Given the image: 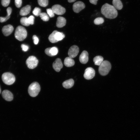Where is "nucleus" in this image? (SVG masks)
Wrapping results in <instances>:
<instances>
[{
	"instance_id": "f257e3e1",
	"label": "nucleus",
	"mask_w": 140,
	"mask_h": 140,
	"mask_svg": "<svg viewBox=\"0 0 140 140\" xmlns=\"http://www.w3.org/2000/svg\"><path fill=\"white\" fill-rule=\"evenodd\" d=\"M101 12L105 17L110 19H114L118 15L117 11L113 5L107 3L102 6Z\"/></svg>"
},
{
	"instance_id": "f03ea898",
	"label": "nucleus",
	"mask_w": 140,
	"mask_h": 140,
	"mask_svg": "<svg viewBox=\"0 0 140 140\" xmlns=\"http://www.w3.org/2000/svg\"><path fill=\"white\" fill-rule=\"evenodd\" d=\"M27 36V32L24 27L21 26L17 27L15 33L16 38L20 41H22L26 38Z\"/></svg>"
},
{
	"instance_id": "7ed1b4c3",
	"label": "nucleus",
	"mask_w": 140,
	"mask_h": 140,
	"mask_svg": "<svg viewBox=\"0 0 140 140\" xmlns=\"http://www.w3.org/2000/svg\"><path fill=\"white\" fill-rule=\"evenodd\" d=\"M40 90L39 84L37 82H33L29 86L28 88V92L30 96L35 97L38 94Z\"/></svg>"
},
{
	"instance_id": "20e7f679",
	"label": "nucleus",
	"mask_w": 140,
	"mask_h": 140,
	"mask_svg": "<svg viewBox=\"0 0 140 140\" xmlns=\"http://www.w3.org/2000/svg\"><path fill=\"white\" fill-rule=\"evenodd\" d=\"M111 68V65L110 62L108 61L104 60L99 66V71L101 75L105 76L108 74Z\"/></svg>"
},
{
	"instance_id": "39448f33",
	"label": "nucleus",
	"mask_w": 140,
	"mask_h": 140,
	"mask_svg": "<svg viewBox=\"0 0 140 140\" xmlns=\"http://www.w3.org/2000/svg\"><path fill=\"white\" fill-rule=\"evenodd\" d=\"M2 79L3 82L8 85H12L15 81V77L14 75L9 72L3 73L2 76Z\"/></svg>"
},
{
	"instance_id": "423d86ee",
	"label": "nucleus",
	"mask_w": 140,
	"mask_h": 140,
	"mask_svg": "<svg viewBox=\"0 0 140 140\" xmlns=\"http://www.w3.org/2000/svg\"><path fill=\"white\" fill-rule=\"evenodd\" d=\"M26 62L28 68L30 69H33L37 66L38 61L35 57L31 56L27 58Z\"/></svg>"
},
{
	"instance_id": "0eeeda50",
	"label": "nucleus",
	"mask_w": 140,
	"mask_h": 140,
	"mask_svg": "<svg viewBox=\"0 0 140 140\" xmlns=\"http://www.w3.org/2000/svg\"><path fill=\"white\" fill-rule=\"evenodd\" d=\"M95 74V71L94 69L91 67H88L85 70L84 77L87 80H90L94 77Z\"/></svg>"
},
{
	"instance_id": "6e6552de",
	"label": "nucleus",
	"mask_w": 140,
	"mask_h": 140,
	"mask_svg": "<svg viewBox=\"0 0 140 140\" xmlns=\"http://www.w3.org/2000/svg\"><path fill=\"white\" fill-rule=\"evenodd\" d=\"M85 4L81 1H78L75 3L73 5V9L75 13H78L85 8Z\"/></svg>"
},
{
	"instance_id": "1a4fd4ad",
	"label": "nucleus",
	"mask_w": 140,
	"mask_h": 140,
	"mask_svg": "<svg viewBox=\"0 0 140 140\" xmlns=\"http://www.w3.org/2000/svg\"><path fill=\"white\" fill-rule=\"evenodd\" d=\"M51 9L54 13L58 15H62L66 12L65 9L59 4L54 5L52 6Z\"/></svg>"
},
{
	"instance_id": "9d476101",
	"label": "nucleus",
	"mask_w": 140,
	"mask_h": 140,
	"mask_svg": "<svg viewBox=\"0 0 140 140\" xmlns=\"http://www.w3.org/2000/svg\"><path fill=\"white\" fill-rule=\"evenodd\" d=\"M79 51L78 47L76 45H74L71 46L69 48L68 54L69 57L72 58L75 57L78 54Z\"/></svg>"
},
{
	"instance_id": "9b49d317",
	"label": "nucleus",
	"mask_w": 140,
	"mask_h": 140,
	"mask_svg": "<svg viewBox=\"0 0 140 140\" xmlns=\"http://www.w3.org/2000/svg\"><path fill=\"white\" fill-rule=\"evenodd\" d=\"M52 66L54 69L57 72H59L63 67V65L60 59L57 58L53 62Z\"/></svg>"
},
{
	"instance_id": "f8f14e48",
	"label": "nucleus",
	"mask_w": 140,
	"mask_h": 140,
	"mask_svg": "<svg viewBox=\"0 0 140 140\" xmlns=\"http://www.w3.org/2000/svg\"><path fill=\"white\" fill-rule=\"evenodd\" d=\"M13 29V27L12 25L8 24L3 27L2 31L3 34L6 36L9 35L12 33Z\"/></svg>"
},
{
	"instance_id": "ddd939ff",
	"label": "nucleus",
	"mask_w": 140,
	"mask_h": 140,
	"mask_svg": "<svg viewBox=\"0 0 140 140\" xmlns=\"http://www.w3.org/2000/svg\"><path fill=\"white\" fill-rule=\"evenodd\" d=\"M2 95L3 98L6 101H10L13 99V95L12 93L8 90L3 91Z\"/></svg>"
},
{
	"instance_id": "4468645a",
	"label": "nucleus",
	"mask_w": 140,
	"mask_h": 140,
	"mask_svg": "<svg viewBox=\"0 0 140 140\" xmlns=\"http://www.w3.org/2000/svg\"><path fill=\"white\" fill-rule=\"evenodd\" d=\"M58 52V48L55 47L46 48L45 52L46 54L49 56H53L56 55Z\"/></svg>"
},
{
	"instance_id": "2eb2a0df",
	"label": "nucleus",
	"mask_w": 140,
	"mask_h": 140,
	"mask_svg": "<svg viewBox=\"0 0 140 140\" xmlns=\"http://www.w3.org/2000/svg\"><path fill=\"white\" fill-rule=\"evenodd\" d=\"M79 60L81 63L83 64H86L88 60V54L86 51H83L80 55Z\"/></svg>"
},
{
	"instance_id": "dca6fc26",
	"label": "nucleus",
	"mask_w": 140,
	"mask_h": 140,
	"mask_svg": "<svg viewBox=\"0 0 140 140\" xmlns=\"http://www.w3.org/2000/svg\"><path fill=\"white\" fill-rule=\"evenodd\" d=\"M66 23V20L64 17H58L57 19L56 26L59 28L65 26Z\"/></svg>"
},
{
	"instance_id": "f3484780",
	"label": "nucleus",
	"mask_w": 140,
	"mask_h": 140,
	"mask_svg": "<svg viewBox=\"0 0 140 140\" xmlns=\"http://www.w3.org/2000/svg\"><path fill=\"white\" fill-rule=\"evenodd\" d=\"M31 10V7L29 5H27L22 8L19 12L20 15L22 16H25L30 12Z\"/></svg>"
},
{
	"instance_id": "a211bd4d",
	"label": "nucleus",
	"mask_w": 140,
	"mask_h": 140,
	"mask_svg": "<svg viewBox=\"0 0 140 140\" xmlns=\"http://www.w3.org/2000/svg\"><path fill=\"white\" fill-rule=\"evenodd\" d=\"M74 83L73 80L72 79H71L64 81L62 83V85L64 88L68 89L72 87L74 85Z\"/></svg>"
},
{
	"instance_id": "6ab92c4d",
	"label": "nucleus",
	"mask_w": 140,
	"mask_h": 140,
	"mask_svg": "<svg viewBox=\"0 0 140 140\" xmlns=\"http://www.w3.org/2000/svg\"><path fill=\"white\" fill-rule=\"evenodd\" d=\"M64 64L66 67H71L73 66L74 65L75 62L72 58L69 57H67L65 58Z\"/></svg>"
},
{
	"instance_id": "aec40b11",
	"label": "nucleus",
	"mask_w": 140,
	"mask_h": 140,
	"mask_svg": "<svg viewBox=\"0 0 140 140\" xmlns=\"http://www.w3.org/2000/svg\"><path fill=\"white\" fill-rule=\"evenodd\" d=\"M112 3L113 6L116 9L121 10L122 8L123 5L120 0H113Z\"/></svg>"
},
{
	"instance_id": "412c9836",
	"label": "nucleus",
	"mask_w": 140,
	"mask_h": 140,
	"mask_svg": "<svg viewBox=\"0 0 140 140\" xmlns=\"http://www.w3.org/2000/svg\"><path fill=\"white\" fill-rule=\"evenodd\" d=\"M103 58L101 56H97L94 58L93 61L95 65L100 66L103 61Z\"/></svg>"
},
{
	"instance_id": "4be33fe9",
	"label": "nucleus",
	"mask_w": 140,
	"mask_h": 140,
	"mask_svg": "<svg viewBox=\"0 0 140 140\" xmlns=\"http://www.w3.org/2000/svg\"><path fill=\"white\" fill-rule=\"evenodd\" d=\"M55 37L56 40L58 41L63 39L65 37V35L63 33L57 31L55 34Z\"/></svg>"
},
{
	"instance_id": "5701e85b",
	"label": "nucleus",
	"mask_w": 140,
	"mask_h": 140,
	"mask_svg": "<svg viewBox=\"0 0 140 140\" xmlns=\"http://www.w3.org/2000/svg\"><path fill=\"white\" fill-rule=\"evenodd\" d=\"M57 30H54L49 36L48 39L49 41L51 43H55L58 42L55 37V34Z\"/></svg>"
},
{
	"instance_id": "b1692460",
	"label": "nucleus",
	"mask_w": 140,
	"mask_h": 140,
	"mask_svg": "<svg viewBox=\"0 0 140 140\" xmlns=\"http://www.w3.org/2000/svg\"><path fill=\"white\" fill-rule=\"evenodd\" d=\"M41 19L44 21H48L49 17L48 15L45 12H41L39 16Z\"/></svg>"
},
{
	"instance_id": "393cba45",
	"label": "nucleus",
	"mask_w": 140,
	"mask_h": 140,
	"mask_svg": "<svg viewBox=\"0 0 140 140\" xmlns=\"http://www.w3.org/2000/svg\"><path fill=\"white\" fill-rule=\"evenodd\" d=\"M20 23L22 25L26 26H28L30 25L28 22L27 18L26 17L22 18L20 19Z\"/></svg>"
},
{
	"instance_id": "a878e982",
	"label": "nucleus",
	"mask_w": 140,
	"mask_h": 140,
	"mask_svg": "<svg viewBox=\"0 0 140 140\" xmlns=\"http://www.w3.org/2000/svg\"><path fill=\"white\" fill-rule=\"evenodd\" d=\"M38 4L40 6L45 7L48 4V0H38Z\"/></svg>"
},
{
	"instance_id": "bb28decb",
	"label": "nucleus",
	"mask_w": 140,
	"mask_h": 140,
	"mask_svg": "<svg viewBox=\"0 0 140 140\" xmlns=\"http://www.w3.org/2000/svg\"><path fill=\"white\" fill-rule=\"evenodd\" d=\"M104 22V19L102 17H97L94 20V24L96 25H99L102 24Z\"/></svg>"
},
{
	"instance_id": "cd10ccee",
	"label": "nucleus",
	"mask_w": 140,
	"mask_h": 140,
	"mask_svg": "<svg viewBox=\"0 0 140 140\" xmlns=\"http://www.w3.org/2000/svg\"><path fill=\"white\" fill-rule=\"evenodd\" d=\"M33 13L35 16H38L41 13V9L38 7H35L32 11Z\"/></svg>"
},
{
	"instance_id": "c85d7f7f",
	"label": "nucleus",
	"mask_w": 140,
	"mask_h": 140,
	"mask_svg": "<svg viewBox=\"0 0 140 140\" xmlns=\"http://www.w3.org/2000/svg\"><path fill=\"white\" fill-rule=\"evenodd\" d=\"M47 14L51 18L53 17L54 16V13L52 9L49 8L46 9Z\"/></svg>"
},
{
	"instance_id": "c756f323",
	"label": "nucleus",
	"mask_w": 140,
	"mask_h": 140,
	"mask_svg": "<svg viewBox=\"0 0 140 140\" xmlns=\"http://www.w3.org/2000/svg\"><path fill=\"white\" fill-rule=\"evenodd\" d=\"M34 17L33 16L31 15L27 18L28 22L30 25H33L34 23Z\"/></svg>"
},
{
	"instance_id": "7c9ffc66",
	"label": "nucleus",
	"mask_w": 140,
	"mask_h": 140,
	"mask_svg": "<svg viewBox=\"0 0 140 140\" xmlns=\"http://www.w3.org/2000/svg\"><path fill=\"white\" fill-rule=\"evenodd\" d=\"M10 0H2L1 4L4 7L8 6L10 4Z\"/></svg>"
},
{
	"instance_id": "2f4dec72",
	"label": "nucleus",
	"mask_w": 140,
	"mask_h": 140,
	"mask_svg": "<svg viewBox=\"0 0 140 140\" xmlns=\"http://www.w3.org/2000/svg\"><path fill=\"white\" fill-rule=\"evenodd\" d=\"M15 5L17 7L19 8L21 6L22 0H15Z\"/></svg>"
},
{
	"instance_id": "473e14b6",
	"label": "nucleus",
	"mask_w": 140,
	"mask_h": 140,
	"mask_svg": "<svg viewBox=\"0 0 140 140\" xmlns=\"http://www.w3.org/2000/svg\"><path fill=\"white\" fill-rule=\"evenodd\" d=\"M10 16L8 15L4 17H0V22L1 23L4 22L6 21L10 18Z\"/></svg>"
},
{
	"instance_id": "72a5a7b5",
	"label": "nucleus",
	"mask_w": 140,
	"mask_h": 140,
	"mask_svg": "<svg viewBox=\"0 0 140 140\" xmlns=\"http://www.w3.org/2000/svg\"><path fill=\"white\" fill-rule=\"evenodd\" d=\"M21 47L22 50L24 52L27 51L29 48V47L28 46L23 44L21 45Z\"/></svg>"
},
{
	"instance_id": "f704fd0d",
	"label": "nucleus",
	"mask_w": 140,
	"mask_h": 140,
	"mask_svg": "<svg viewBox=\"0 0 140 140\" xmlns=\"http://www.w3.org/2000/svg\"><path fill=\"white\" fill-rule=\"evenodd\" d=\"M34 43L35 45H37L39 41L38 37L35 35H34L32 37Z\"/></svg>"
},
{
	"instance_id": "c9c22d12",
	"label": "nucleus",
	"mask_w": 140,
	"mask_h": 140,
	"mask_svg": "<svg viewBox=\"0 0 140 140\" xmlns=\"http://www.w3.org/2000/svg\"><path fill=\"white\" fill-rule=\"evenodd\" d=\"M12 9L10 7H9L7 8L6 10L7 12V15L8 16H10L12 12Z\"/></svg>"
},
{
	"instance_id": "e433bc0d",
	"label": "nucleus",
	"mask_w": 140,
	"mask_h": 140,
	"mask_svg": "<svg viewBox=\"0 0 140 140\" xmlns=\"http://www.w3.org/2000/svg\"><path fill=\"white\" fill-rule=\"evenodd\" d=\"M98 0H89L90 3L92 4L96 5L97 4Z\"/></svg>"
},
{
	"instance_id": "4c0bfd02",
	"label": "nucleus",
	"mask_w": 140,
	"mask_h": 140,
	"mask_svg": "<svg viewBox=\"0 0 140 140\" xmlns=\"http://www.w3.org/2000/svg\"><path fill=\"white\" fill-rule=\"evenodd\" d=\"M76 0H68V1L69 3H72L75 2Z\"/></svg>"
},
{
	"instance_id": "58836bf2",
	"label": "nucleus",
	"mask_w": 140,
	"mask_h": 140,
	"mask_svg": "<svg viewBox=\"0 0 140 140\" xmlns=\"http://www.w3.org/2000/svg\"><path fill=\"white\" fill-rule=\"evenodd\" d=\"M1 87L0 86V94L1 93Z\"/></svg>"
}]
</instances>
